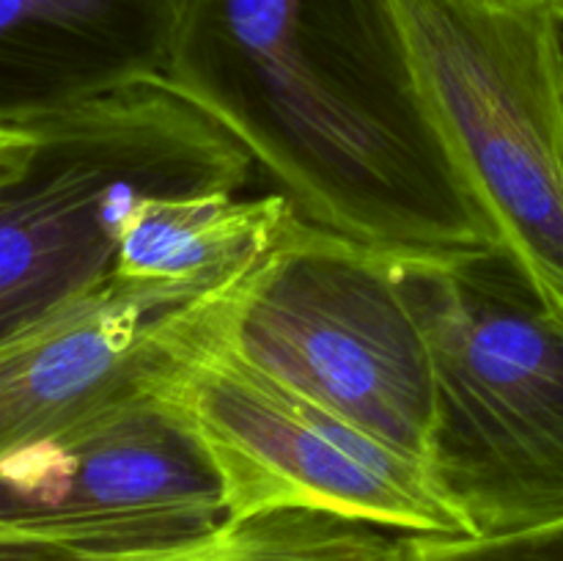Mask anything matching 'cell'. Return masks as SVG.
I'll return each instance as SVG.
<instances>
[{"label":"cell","mask_w":563,"mask_h":561,"mask_svg":"<svg viewBox=\"0 0 563 561\" xmlns=\"http://www.w3.org/2000/svg\"><path fill=\"white\" fill-rule=\"evenodd\" d=\"M253 160L159 80L27 130L0 163V346L113 275L141 198L234 190Z\"/></svg>","instance_id":"3"},{"label":"cell","mask_w":563,"mask_h":561,"mask_svg":"<svg viewBox=\"0 0 563 561\" xmlns=\"http://www.w3.org/2000/svg\"><path fill=\"white\" fill-rule=\"evenodd\" d=\"M401 537L333 512L275 509L229 520L157 561H399Z\"/></svg>","instance_id":"11"},{"label":"cell","mask_w":563,"mask_h":561,"mask_svg":"<svg viewBox=\"0 0 563 561\" xmlns=\"http://www.w3.org/2000/svg\"><path fill=\"white\" fill-rule=\"evenodd\" d=\"M394 256L295 215L267 253L214 292L201 341L423 462L432 358Z\"/></svg>","instance_id":"4"},{"label":"cell","mask_w":563,"mask_h":561,"mask_svg":"<svg viewBox=\"0 0 563 561\" xmlns=\"http://www.w3.org/2000/svg\"><path fill=\"white\" fill-rule=\"evenodd\" d=\"M157 385L201 440L229 520L313 509L399 534L471 537L421 460L201 341V324Z\"/></svg>","instance_id":"7"},{"label":"cell","mask_w":563,"mask_h":561,"mask_svg":"<svg viewBox=\"0 0 563 561\" xmlns=\"http://www.w3.org/2000/svg\"><path fill=\"white\" fill-rule=\"evenodd\" d=\"M429 121L489 245L563 319V55L555 14L390 0Z\"/></svg>","instance_id":"5"},{"label":"cell","mask_w":563,"mask_h":561,"mask_svg":"<svg viewBox=\"0 0 563 561\" xmlns=\"http://www.w3.org/2000/svg\"><path fill=\"white\" fill-rule=\"evenodd\" d=\"M504 3L511 6H522V9H537V11H548V14H563V0H504Z\"/></svg>","instance_id":"13"},{"label":"cell","mask_w":563,"mask_h":561,"mask_svg":"<svg viewBox=\"0 0 563 561\" xmlns=\"http://www.w3.org/2000/svg\"><path fill=\"white\" fill-rule=\"evenodd\" d=\"M394 264L432 358L434 487L471 537L563 522V319L493 245Z\"/></svg>","instance_id":"2"},{"label":"cell","mask_w":563,"mask_h":561,"mask_svg":"<svg viewBox=\"0 0 563 561\" xmlns=\"http://www.w3.org/2000/svg\"><path fill=\"white\" fill-rule=\"evenodd\" d=\"M159 82L319 229L385 251L489 245L390 0H187Z\"/></svg>","instance_id":"1"},{"label":"cell","mask_w":563,"mask_h":561,"mask_svg":"<svg viewBox=\"0 0 563 561\" xmlns=\"http://www.w3.org/2000/svg\"><path fill=\"white\" fill-rule=\"evenodd\" d=\"M399 561H563V522L495 537L405 534Z\"/></svg>","instance_id":"12"},{"label":"cell","mask_w":563,"mask_h":561,"mask_svg":"<svg viewBox=\"0 0 563 561\" xmlns=\"http://www.w3.org/2000/svg\"><path fill=\"white\" fill-rule=\"evenodd\" d=\"M187 0H0V132L159 80Z\"/></svg>","instance_id":"9"},{"label":"cell","mask_w":563,"mask_h":561,"mask_svg":"<svg viewBox=\"0 0 563 561\" xmlns=\"http://www.w3.org/2000/svg\"><path fill=\"white\" fill-rule=\"evenodd\" d=\"M559 20V42H561V55H563V14L555 16Z\"/></svg>","instance_id":"15"},{"label":"cell","mask_w":563,"mask_h":561,"mask_svg":"<svg viewBox=\"0 0 563 561\" xmlns=\"http://www.w3.org/2000/svg\"><path fill=\"white\" fill-rule=\"evenodd\" d=\"M27 138V130L25 132H0V163L3 160H9L11 154L20 148V143Z\"/></svg>","instance_id":"14"},{"label":"cell","mask_w":563,"mask_h":561,"mask_svg":"<svg viewBox=\"0 0 563 561\" xmlns=\"http://www.w3.org/2000/svg\"><path fill=\"white\" fill-rule=\"evenodd\" d=\"M231 280L135 284L110 275L0 346V462L163 374L196 344L203 308Z\"/></svg>","instance_id":"8"},{"label":"cell","mask_w":563,"mask_h":561,"mask_svg":"<svg viewBox=\"0 0 563 561\" xmlns=\"http://www.w3.org/2000/svg\"><path fill=\"white\" fill-rule=\"evenodd\" d=\"M295 215L280 193L141 198L119 231L113 275L135 284H223L267 253Z\"/></svg>","instance_id":"10"},{"label":"cell","mask_w":563,"mask_h":561,"mask_svg":"<svg viewBox=\"0 0 563 561\" xmlns=\"http://www.w3.org/2000/svg\"><path fill=\"white\" fill-rule=\"evenodd\" d=\"M157 377L0 462V561H157L229 522Z\"/></svg>","instance_id":"6"}]
</instances>
